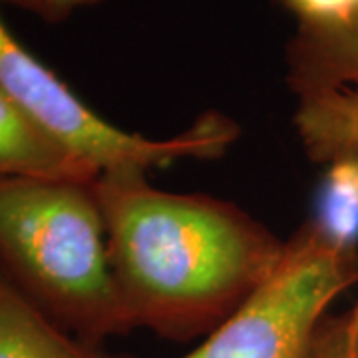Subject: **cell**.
<instances>
[{
    "instance_id": "obj_1",
    "label": "cell",
    "mask_w": 358,
    "mask_h": 358,
    "mask_svg": "<svg viewBox=\"0 0 358 358\" xmlns=\"http://www.w3.org/2000/svg\"><path fill=\"white\" fill-rule=\"evenodd\" d=\"M131 329L189 341L209 334L267 281L285 243L225 199L159 189L145 169L92 181Z\"/></svg>"
},
{
    "instance_id": "obj_2",
    "label": "cell",
    "mask_w": 358,
    "mask_h": 358,
    "mask_svg": "<svg viewBox=\"0 0 358 358\" xmlns=\"http://www.w3.org/2000/svg\"><path fill=\"white\" fill-rule=\"evenodd\" d=\"M0 271L90 345L131 331L92 181L0 178Z\"/></svg>"
},
{
    "instance_id": "obj_3",
    "label": "cell",
    "mask_w": 358,
    "mask_h": 358,
    "mask_svg": "<svg viewBox=\"0 0 358 358\" xmlns=\"http://www.w3.org/2000/svg\"><path fill=\"white\" fill-rule=\"evenodd\" d=\"M0 92L92 173L166 167L181 159H217L237 141L239 126L207 112L169 138H148L112 126L76 96L62 78L22 46L0 18Z\"/></svg>"
},
{
    "instance_id": "obj_4",
    "label": "cell",
    "mask_w": 358,
    "mask_h": 358,
    "mask_svg": "<svg viewBox=\"0 0 358 358\" xmlns=\"http://www.w3.org/2000/svg\"><path fill=\"white\" fill-rule=\"evenodd\" d=\"M357 281V243L308 219L267 281L183 358H308L327 308Z\"/></svg>"
},
{
    "instance_id": "obj_5",
    "label": "cell",
    "mask_w": 358,
    "mask_h": 358,
    "mask_svg": "<svg viewBox=\"0 0 358 358\" xmlns=\"http://www.w3.org/2000/svg\"><path fill=\"white\" fill-rule=\"evenodd\" d=\"M287 82L294 94L358 88V10L341 22L296 24L287 46Z\"/></svg>"
},
{
    "instance_id": "obj_6",
    "label": "cell",
    "mask_w": 358,
    "mask_h": 358,
    "mask_svg": "<svg viewBox=\"0 0 358 358\" xmlns=\"http://www.w3.org/2000/svg\"><path fill=\"white\" fill-rule=\"evenodd\" d=\"M0 358H129L64 331L0 271Z\"/></svg>"
},
{
    "instance_id": "obj_7",
    "label": "cell",
    "mask_w": 358,
    "mask_h": 358,
    "mask_svg": "<svg viewBox=\"0 0 358 358\" xmlns=\"http://www.w3.org/2000/svg\"><path fill=\"white\" fill-rule=\"evenodd\" d=\"M296 96L293 128L310 162L331 166L358 155V88L307 90Z\"/></svg>"
},
{
    "instance_id": "obj_8",
    "label": "cell",
    "mask_w": 358,
    "mask_h": 358,
    "mask_svg": "<svg viewBox=\"0 0 358 358\" xmlns=\"http://www.w3.org/2000/svg\"><path fill=\"white\" fill-rule=\"evenodd\" d=\"M0 178L94 181L98 176L32 124L0 92Z\"/></svg>"
},
{
    "instance_id": "obj_9",
    "label": "cell",
    "mask_w": 358,
    "mask_h": 358,
    "mask_svg": "<svg viewBox=\"0 0 358 358\" xmlns=\"http://www.w3.org/2000/svg\"><path fill=\"white\" fill-rule=\"evenodd\" d=\"M308 358H358L350 313L322 320Z\"/></svg>"
},
{
    "instance_id": "obj_10",
    "label": "cell",
    "mask_w": 358,
    "mask_h": 358,
    "mask_svg": "<svg viewBox=\"0 0 358 358\" xmlns=\"http://www.w3.org/2000/svg\"><path fill=\"white\" fill-rule=\"evenodd\" d=\"M294 14L296 24L341 22L358 10V0H282Z\"/></svg>"
},
{
    "instance_id": "obj_11",
    "label": "cell",
    "mask_w": 358,
    "mask_h": 358,
    "mask_svg": "<svg viewBox=\"0 0 358 358\" xmlns=\"http://www.w3.org/2000/svg\"><path fill=\"white\" fill-rule=\"evenodd\" d=\"M98 2H102V0H0V4L26 10L50 24L62 22L80 8L94 6Z\"/></svg>"
},
{
    "instance_id": "obj_12",
    "label": "cell",
    "mask_w": 358,
    "mask_h": 358,
    "mask_svg": "<svg viewBox=\"0 0 358 358\" xmlns=\"http://www.w3.org/2000/svg\"><path fill=\"white\" fill-rule=\"evenodd\" d=\"M345 157H355L358 162V155H345ZM341 159V157H338ZM336 162V159H334ZM350 315H352V329H355V341H357V350H358V307L355 310H350Z\"/></svg>"
}]
</instances>
